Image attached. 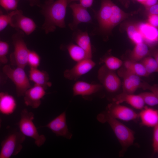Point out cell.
Instances as JSON below:
<instances>
[{
  "label": "cell",
  "mask_w": 158,
  "mask_h": 158,
  "mask_svg": "<svg viewBox=\"0 0 158 158\" xmlns=\"http://www.w3.org/2000/svg\"><path fill=\"white\" fill-rule=\"evenodd\" d=\"M111 2L110 0H102L100 8L97 14L99 27L104 31L112 14Z\"/></svg>",
  "instance_id": "18"
},
{
  "label": "cell",
  "mask_w": 158,
  "mask_h": 158,
  "mask_svg": "<svg viewBox=\"0 0 158 158\" xmlns=\"http://www.w3.org/2000/svg\"><path fill=\"white\" fill-rule=\"evenodd\" d=\"M146 8L149 13V14L158 15V3L150 7Z\"/></svg>",
  "instance_id": "38"
},
{
  "label": "cell",
  "mask_w": 158,
  "mask_h": 158,
  "mask_svg": "<svg viewBox=\"0 0 158 158\" xmlns=\"http://www.w3.org/2000/svg\"><path fill=\"white\" fill-rule=\"evenodd\" d=\"M1 123H2V120L1 117H0V130L1 127Z\"/></svg>",
  "instance_id": "46"
},
{
  "label": "cell",
  "mask_w": 158,
  "mask_h": 158,
  "mask_svg": "<svg viewBox=\"0 0 158 158\" xmlns=\"http://www.w3.org/2000/svg\"><path fill=\"white\" fill-rule=\"evenodd\" d=\"M101 113L114 119L125 121L135 120L139 118V114L132 109L115 103L109 104L106 111Z\"/></svg>",
  "instance_id": "7"
},
{
  "label": "cell",
  "mask_w": 158,
  "mask_h": 158,
  "mask_svg": "<svg viewBox=\"0 0 158 158\" xmlns=\"http://www.w3.org/2000/svg\"><path fill=\"white\" fill-rule=\"evenodd\" d=\"M1 81H2V78H1V74H0V85H1Z\"/></svg>",
  "instance_id": "47"
},
{
  "label": "cell",
  "mask_w": 158,
  "mask_h": 158,
  "mask_svg": "<svg viewBox=\"0 0 158 158\" xmlns=\"http://www.w3.org/2000/svg\"><path fill=\"white\" fill-rule=\"evenodd\" d=\"M78 0H68V3L69 4L73 2V1H77Z\"/></svg>",
  "instance_id": "45"
},
{
  "label": "cell",
  "mask_w": 158,
  "mask_h": 158,
  "mask_svg": "<svg viewBox=\"0 0 158 158\" xmlns=\"http://www.w3.org/2000/svg\"><path fill=\"white\" fill-rule=\"evenodd\" d=\"M111 8L112 14L120 13L124 12L112 2L111 3Z\"/></svg>",
  "instance_id": "40"
},
{
  "label": "cell",
  "mask_w": 158,
  "mask_h": 158,
  "mask_svg": "<svg viewBox=\"0 0 158 158\" xmlns=\"http://www.w3.org/2000/svg\"><path fill=\"white\" fill-rule=\"evenodd\" d=\"M25 136L20 131L10 132L1 143L0 158H9L18 154L23 148Z\"/></svg>",
  "instance_id": "4"
},
{
  "label": "cell",
  "mask_w": 158,
  "mask_h": 158,
  "mask_svg": "<svg viewBox=\"0 0 158 158\" xmlns=\"http://www.w3.org/2000/svg\"><path fill=\"white\" fill-rule=\"evenodd\" d=\"M105 66L110 70L114 71L120 68L123 62L118 58L114 56H110L105 58L104 60Z\"/></svg>",
  "instance_id": "29"
},
{
  "label": "cell",
  "mask_w": 158,
  "mask_h": 158,
  "mask_svg": "<svg viewBox=\"0 0 158 158\" xmlns=\"http://www.w3.org/2000/svg\"><path fill=\"white\" fill-rule=\"evenodd\" d=\"M73 36L76 44L85 51L89 58L92 59L91 44L90 38L87 32L78 30L74 32Z\"/></svg>",
  "instance_id": "20"
},
{
  "label": "cell",
  "mask_w": 158,
  "mask_h": 158,
  "mask_svg": "<svg viewBox=\"0 0 158 158\" xmlns=\"http://www.w3.org/2000/svg\"><path fill=\"white\" fill-rule=\"evenodd\" d=\"M66 48L70 57L76 62L90 59L85 51L77 44L71 43L67 46Z\"/></svg>",
  "instance_id": "22"
},
{
  "label": "cell",
  "mask_w": 158,
  "mask_h": 158,
  "mask_svg": "<svg viewBox=\"0 0 158 158\" xmlns=\"http://www.w3.org/2000/svg\"><path fill=\"white\" fill-rule=\"evenodd\" d=\"M9 48L8 44L0 40V65H6L8 61L7 56Z\"/></svg>",
  "instance_id": "31"
},
{
  "label": "cell",
  "mask_w": 158,
  "mask_h": 158,
  "mask_svg": "<svg viewBox=\"0 0 158 158\" xmlns=\"http://www.w3.org/2000/svg\"><path fill=\"white\" fill-rule=\"evenodd\" d=\"M80 1V4L83 7L87 8L90 7L92 5L93 0H78Z\"/></svg>",
  "instance_id": "39"
},
{
  "label": "cell",
  "mask_w": 158,
  "mask_h": 158,
  "mask_svg": "<svg viewBox=\"0 0 158 158\" xmlns=\"http://www.w3.org/2000/svg\"><path fill=\"white\" fill-rule=\"evenodd\" d=\"M148 48L147 44L143 42L135 44L131 53L130 60L138 62L142 59L148 54Z\"/></svg>",
  "instance_id": "23"
},
{
  "label": "cell",
  "mask_w": 158,
  "mask_h": 158,
  "mask_svg": "<svg viewBox=\"0 0 158 158\" xmlns=\"http://www.w3.org/2000/svg\"><path fill=\"white\" fill-rule=\"evenodd\" d=\"M97 119L99 122L103 123L107 122L110 125L122 147L119 156H123L128 148L133 143L135 138L134 131L117 119L101 113L97 115Z\"/></svg>",
  "instance_id": "2"
},
{
  "label": "cell",
  "mask_w": 158,
  "mask_h": 158,
  "mask_svg": "<svg viewBox=\"0 0 158 158\" xmlns=\"http://www.w3.org/2000/svg\"><path fill=\"white\" fill-rule=\"evenodd\" d=\"M128 16V14L124 12L120 13L112 14L104 31L110 30L127 17Z\"/></svg>",
  "instance_id": "26"
},
{
  "label": "cell",
  "mask_w": 158,
  "mask_h": 158,
  "mask_svg": "<svg viewBox=\"0 0 158 158\" xmlns=\"http://www.w3.org/2000/svg\"><path fill=\"white\" fill-rule=\"evenodd\" d=\"M10 25L28 35L32 33L37 28L36 24L33 20L23 15L22 11L19 10H16L13 16Z\"/></svg>",
  "instance_id": "9"
},
{
  "label": "cell",
  "mask_w": 158,
  "mask_h": 158,
  "mask_svg": "<svg viewBox=\"0 0 158 158\" xmlns=\"http://www.w3.org/2000/svg\"><path fill=\"white\" fill-rule=\"evenodd\" d=\"M139 95L142 97L145 104L150 106H154L158 104V93L151 91L142 92Z\"/></svg>",
  "instance_id": "28"
},
{
  "label": "cell",
  "mask_w": 158,
  "mask_h": 158,
  "mask_svg": "<svg viewBox=\"0 0 158 158\" xmlns=\"http://www.w3.org/2000/svg\"><path fill=\"white\" fill-rule=\"evenodd\" d=\"M40 57L37 52L29 49L27 57V65H28L30 68H37L40 65Z\"/></svg>",
  "instance_id": "30"
},
{
  "label": "cell",
  "mask_w": 158,
  "mask_h": 158,
  "mask_svg": "<svg viewBox=\"0 0 158 158\" xmlns=\"http://www.w3.org/2000/svg\"><path fill=\"white\" fill-rule=\"evenodd\" d=\"M29 78L35 85L42 86L46 89L50 87L51 83L49 81L48 73L44 71H41L37 68H30Z\"/></svg>",
  "instance_id": "19"
},
{
  "label": "cell",
  "mask_w": 158,
  "mask_h": 158,
  "mask_svg": "<svg viewBox=\"0 0 158 158\" xmlns=\"http://www.w3.org/2000/svg\"><path fill=\"white\" fill-rule=\"evenodd\" d=\"M102 87V85L100 84L77 81L73 86V95L74 96L81 95L83 97L90 95L99 91Z\"/></svg>",
  "instance_id": "15"
},
{
  "label": "cell",
  "mask_w": 158,
  "mask_h": 158,
  "mask_svg": "<svg viewBox=\"0 0 158 158\" xmlns=\"http://www.w3.org/2000/svg\"><path fill=\"white\" fill-rule=\"evenodd\" d=\"M157 3V0H146L143 4L146 8L153 5Z\"/></svg>",
  "instance_id": "41"
},
{
  "label": "cell",
  "mask_w": 158,
  "mask_h": 158,
  "mask_svg": "<svg viewBox=\"0 0 158 158\" xmlns=\"http://www.w3.org/2000/svg\"><path fill=\"white\" fill-rule=\"evenodd\" d=\"M147 22L153 27L157 28L158 27V15L149 14L148 16Z\"/></svg>",
  "instance_id": "37"
},
{
  "label": "cell",
  "mask_w": 158,
  "mask_h": 158,
  "mask_svg": "<svg viewBox=\"0 0 158 158\" xmlns=\"http://www.w3.org/2000/svg\"><path fill=\"white\" fill-rule=\"evenodd\" d=\"M16 10L5 14H3L0 10V32L4 29L8 25H10L11 18Z\"/></svg>",
  "instance_id": "32"
},
{
  "label": "cell",
  "mask_w": 158,
  "mask_h": 158,
  "mask_svg": "<svg viewBox=\"0 0 158 158\" xmlns=\"http://www.w3.org/2000/svg\"><path fill=\"white\" fill-rule=\"evenodd\" d=\"M98 78L100 82L108 92L117 91L121 85V80L114 71L109 70L104 65L99 69Z\"/></svg>",
  "instance_id": "8"
},
{
  "label": "cell",
  "mask_w": 158,
  "mask_h": 158,
  "mask_svg": "<svg viewBox=\"0 0 158 158\" xmlns=\"http://www.w3.org/2000/svg\"><path fill=\"white\" fill-rule=\"evenodd\" d=\"M34 118V114L24 109L21 112L20 118L17 125L20 131L24 135L33 139L35 145L40 147L44 143L46 138L39 134L33 122Z\"/></svg>",
  "instance_id": "3"
},
{
  "label": "cell",
  "mask_w": 158,
  "mask_h": 158,
  "mask_svg": "<svg viewBox=\"0 0 158 158\" xmlns=\"http://www.w3.org/2000/svg\"><path fill=\"white\" fill-rule=\"evenodd\" d=\"M18 0H0V6L6 11L16 10Z\"/></svg>",
  "instance_id": "34"
},
{
  "label": "cell",
  "mask_w": 158,
  "mask_h": 158,
  "mask_svg": "<svg viewBox=\"0 0 158 158\" xmlns=\"http://www.w3.org/2000/svg\"><path fill=\"white\" fill-rule=\"evenodd\" d=\"M126 29L129 38L135 44L143 42V39L138 25L134 24H128Z\"/></svg>",
  "instance_id": "25"
},
{
  "label": "cell",
  "mask_w": 158,
  "mask_h": 158,
  "mask_svg": "<svg viewBox=\"0 0 158 158\" xmlns=\"http://www.w3.org/2000/svg\"><path fill=\"white\" fill-rule=\"evenodd\" d=\"M17 106L14 97L6 92H0V113L6 115L12 114Z\"/></svg>",
  "instance_id": "16"
},
{
  "label": "cell",
  "mask_w": 158,
  "mask_h": 158,
  "mask_svg": "<svg viewBox=\"0 0 158 158\" xmlns=\"http://www.w3.org/2000/svg\"><path fill=\"white\" fill-rule=\"evenodd\" d=\"M126 70L139 76H147L148 75L142 64L141 63L127 60L124 63Z\"/></svg>",
  "instance_id": "24"
},
{
  "label": "cell",
  "mask_w": 158,
  "mask_h": 158,
  "mask_svg": "<svg viewBox=\"0 0 158 158\" xmlns=\"http://www.w3.org/2000/svg\"><path fill=\"white\" fill-rule=\"evenodd\" d=\"M45 89L43 87L35 85L28 89L24 95L25 104L34 109L38 108L41 104V100L46 94Z\"/></svg>",
  "instance_id": "13"
},
{
  "label": "cell",
  "mask_w": 158,
  "mask_h": 158,
  "mask_svg": "<svg viewBox=\"0 0 158 158\" xmlns=\"http://www.w3.org/2000/svg\"><path fill=\"white\" fill-rule=\"evenodd\" d=\"M114 103L120 104L125 102L134 108L142 110L144 107L145 103L141 96L139 95L128 94L123 92L113 99Z\"/></svg>",
  "instance_id": "14"
},
{
  "label": "cell",
  "mask_w": 158,
  "mask_h": 158,
  "mask_svg": "<svg viewBox=\"0 0 158 158\" xmlns=\"http://www.w3.org/2000/svg\"><path fill=\"white\" fill-rule=\"evenodd\" d=\"M68 0H49L42 6L41 13L45 20L42 28L46 34L54 31L57 27H66L65 18Z\"/></svg>",
  "instance_id": "1"
},
{
  "label": "cell",
  "mask_w": 158,
  "mask_h": 158,
  "mask_svg": "<svg viewBox=\"0 0 158 158\" xmlns=\"http://www.w3.org/2000/svg\"><path fill=\"white\" fill-rule=\"evenodd\" d=\"M123 87V92L128 94H133L136 90L129 78L124 75Z\"/></svg>",
  "instance_id": "35"
},
{
  "label": "cell",
  "mask_w": 158,
  "mask_h": 158,
  "mask_svg": "<svg viewBox=\"0 0 158 158\" xmlns=\"http://www.w3.org/2000/svg\"><path fill=\"white\" fill-rule=\"evenodd\" d=\"M44 127L49 129L57 136H61L70 139L72 135L68 131L67 126L65 111L49 122Z\"/></svg>",
  "instance_id": "11"
},
{
  "label": "cell",
  "mask_w": 158,
  "mask_h": 158,
  "mask_svg": "<svg viewBox=\"0 0 158 158\" xmlns=\"http://www.w3.org/2000/svg\"><path fill=\"white\" fill-rule=\"evenodd\" d=\"M139 114L142 124L149 127H154L158 124V111L145 107Z\"/></svg>",
  "instance_id": "21"
},
{
  "label": "cell",
  "mask_w": 158,
  "mask_h": 158,
  "mask_svg": "<svg viewBox=\"0 0 158 158\" xmlns=\"http://www.w3.org/2000/svg\"><path fill=\"white\" fill-rule=\"evenodd\" d=\"M123 75H126L129 78L136 90L140 87L143 88V85L140 76L127 70L125 72Z\"/></svg>",
  "instance_id": "33"
},
{
  "label": "cell",
  "mask_w": 158,
  "mask_h": 158,
  "mask_svg": "<svg viewBox=\"0 0 158 158\" xmlns=\"http://www.w3.org/2000/svg\"><path fill=\"white\" fill-rule=\"evenodd\" d=\"M30 2L31 6H33L35 5L38 6L39 4L37 0H28Z\"/></svg>",
  "instance_id": "42"
},
{
  "label": "cell",
  "mask_w": 158,
  "mask_h": 158,
  "mask_svg": "<svg viewBox=\"0 0 158 158\" xmlns=\"http://www.w3.org/2000/svg\"><path fill=\"white\" fill-rule=\"evenodd\" d=\"M24 69L17 66L12 68L7 64L5 65L2 68L4 74L15 85L17 96L19 97L23 96L25 91L31 87Z\"/></svg>",
  "instance_id": "6"
},
{
  "label": "cell",
  "mask_w": 158,
  "mask_h": 158,
  "mask_svg": "<svg viewBox=\"0 0 158 158\" xmlns=\"http://www.w3.org/2000/svg\"><path fill=\"white\" fill-rule=\"evenodd\" d=\"M73 16L72 23L69 24V27L73 30H76L78 25L81 23L92 22V18L87 8L82 6L79 4L73 3L69 5Z\"/></svg>",
  "instance_id": "12"
},
{
  "label": "cell",
  "mask_w": 158,
  "mask_h": 158,
  "mask_svg": "<svg viewBox=\"0 0 158 158\" xmlns=\"http://www.w3.org/2000/svg\"><path fill=\"white\" fill-rule=\"evenodd\" d=\"M138 25L143 41L150 45L157 42L158 39V31L157 28L147 22L141 23Z\"/></svg>",
  "instance_id": "17"
},
{
  "label": "cell",
  "mask_w": 158,
  "mask_h": 158,
  "mask_svg": "<svg viewBox=\"0 0 158 158\" xmlns=\"http://www.w3.org/2000/svg\"><path fill=\"white\" fill-rule=\"evenodd\" d=\"M152 146L153 154L158 152V124L154 127Z\"/></svg>",
  "instance_id": "36"
},
{
  "label": "cell",
  "mask_w": 158,
  "mask_h": 158,
  "mask_svg": "<svg viewBox=\"0 0 158 158\" xmlns=\"http://www.w3.org/2000/svg\"><path fill=\"white\" fill-rule=\"evenodd\" d=\"M12 36L14 47L13 52L10 55V61L12 65L25 68L27 65V57L29 49L24 40V33L17 30Z\"/></svg>",
  "instance_id": "5"
},
{
  "label": "cell",
  "mask_w": 158,
  "mask_h": 158,
  "mask_svg": "<svg viewBox=\"0 0 158 158\" xmlns=\"http://www.w3.org/2000/svg\"><path fill=\"white\" fill-rule=\"evenodd\" d=\"M141 63L144 67L148 75L158 71V63L154 58L150 56L144 58Z\"/></svg>",
  "instance_id": "27"
},
{
  "label": "cell",
  "mask_w": 158,
  "mask_h": 158,
  "mask_svg": "<svg viewBox=\"0 0 158 158\" xmlns=\"http://www.w3.org/2000/svg\"><path fill=\"white\" fill-rule=\"evenodd\" d=\"M96 64L92 59H86L77 62L72 68L66 70L64 76L70 80H76L81 76L90 71Z\"/></svg>",
  "instance_id": "10"
},
{
  "label": "cell",
  "mask_w": 158,
  "mask_h": 158,
  "mask_svg": "<svg viewBox=\"0 0 158 158\" xmlns=\"http://www.w3.org/2000/svg\"><path fill=\"white\" fill-rule=\"evenodd\" d=\"M138 1L143 4L146 0H137Z\"/></svg>",
  "instance_id": "44"
},
{
  "label": "cell",
  "mask_w": 158,
  "mask_h": 158,
  "mask_svg": "<svg viewBox=\"0 0 158 158\" xmlns=\"http://www.w3.org/2000/svg\"><path fill=\"white\" fill-rule=\"evenodd\" d=\"M158 52H156V54H154V59H155L157 62L158 63Z\"/></svg>",
  "instance_id": "43"
}]
</instances>
